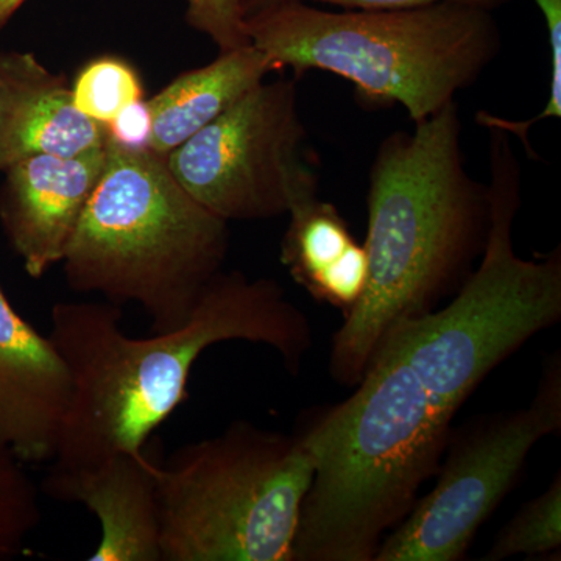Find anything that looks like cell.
I'll return each mask as SVG.
<instances>
[{"label": "cell", "mask_w": 561, "mask_h": 561, "mask_svg": "<svg viewBox=\"0 0 561 561\" xmlns=\"http://www.w3.org/2000/svg\"><path fill=\"white\" fill-rule=\"evenodd\" d=\"M121 306H51L49 339L61 354L72 394L50 467H91L117 453H142L153 432L187 400L192 368L209 346L242 341L271 346L290 373L312 345L305 316L272 278L220 272L176 330L131 337Z\"/></svg>", "instance_id": "1"}, {"label": "cell", "mask_w": 561, "mask_h": 561, "mask_svg": "<svg viewBox=\"0 0 561 561\" xmlns=\"http://www.w3.org/2000/svg\"><path fill=\"white\" fill-rule=\"evenodd\" d=\"M379 144L368 175V280L332 337L330 373L356 387L398 323L437 309L474 271L491 225L489 184L465 168L454 101Z\"/></svg>", "instance_id": "2"}, {"label": "cell", "mask_w": 561, "mask_h": 561, "mask_svg": "<svg viewBox=\"0 0 561 561\" xmlns=\"http://www.w3.org/2000/svg\"><path fill=\"white\" fill-rule=\"evenodd\" d=\"M449 426L411 365L379 350L356 391L298 432L313 472L291 561H375L437 474Z\"/></svg>", "instance_id": "3"}, {"label": "cell", "mask_w": 561, "mask_h": 561, "mask_svg": "<svg viewBox=\"0 0 561 561\" xmlns=\"http://www.w3.org/2000/svg\"><path fill=\"white\" fill-rule=\"evenodd\" d=\"M245 28L276 70L335 73L368 103L401 105L413 122L456 101L502 49L493 10L460 2L335 13L276 0L245 13Z\"/></svg>", "instance_id": "4"}, {"label": "cell", "mask_w": 561, "mask_h": 561, "mask_svg": "<svg viewBox=\"0 0 561 561\" xmlns=\"http://www.w3.org/2000/svg\"><path fill=\"white\" fill-rule=\"evenodd\" d=\"M230 251L228 221L181 186L164 157L106 142L101 180L61 267L70 289L139 306L153 332L184 323Z\"/></svg>", "instance_id": "5"}, {"label": "cell", "mask_w": 561, "mask_h": 561, "mask_svg": "<svg viewBox=\"0 0 561 561\" xmlns=\"http://www.w3.org/2000/svg\"><path fill=\"white\" fill-rule=\"evenodd\" d=\"M485 128L491 225L481 264L446 308L401 321L381 346L411 365L451 421L497 365L561 319L560 247L540 260L516 254L512 232L522 206V165L511 135Z\"/></svg>", "instance_id": "6"}, {"label": "cell", "mask_w": 561, "mask_h": 561, "mask_svg": "<svg viewBox=\"0 0 561 561\" xmlns=\"http://www.w3.org/2000/svg\"><path fill=\"white\" fill-rule=\"evenodd\" d=\"M313 465L300 434L234 421L158 465L161 561H291Z\"/></svg>", "instance_id": "7"}, {"label": "cell", "mask_w": 561, "mask_h": 561, "mask_svg": "<svg viewBox=\"0 0 561 561\" xmlns=\"http://www.w3.org/2000/svg\"><path fill=\"white\" fill-rule=\"evenodd\" d=\"M298 79L261 81L165 157L181 186L228 224L276 219L319 197Z\"/></svg>", "instance_id": "8"}, {"label": "cell", "mask_w": 561, "mask_h": 561, "mask_svg": "<svg viewBox=\"0 0 561 561\" xmlns=\"http://www.w3.org/2000/svg\"><path fill=\"white\" fill-rule=\"evenodd\" d=\"M561 430V365H546L527 408L483 419L460 434L426 496L391 530L375 561H457L504 500L534 446Z\"/></svg>", "instance_id": "9"}, {"label": "cell", "mask_w": 561, "mask_h": 561, "mask_svg": "<svg viewBox=\"0 0 561 561\" xmlns=\"http://www.w3.org/2000/svg\"><path fill=\"white\" fill-rule=\"evenodd\" d=\"M105 162L106 147L76 157L36 154L3 171L0 225L31 278L61 264Z\"/></svg>", "instance_id": "10"}, {"label": "cell", "mask_w": 561, "mask_h": 561, "mask_svg": "<svg viewBox=\"0 0 561 561\" xmlns=\"http://www.w3.org/2000/svg\"><path fill=\"white\" fill-rule=\"evenodd\" d=\"M72 379L49 335L22 319L0 287V445L22 463L54 460Z\"/></svg>", "instance_id": "11"}, {"label": "cell", "mask_w": 561, "mask_h": 561, "mask_svg": "<svg viewBox=\"0 0 561 561\" xmlns=\"http://www.w3.org/2000/svg\"><path fill=\"white\" fill-rule=\"evenodd\" d=\"M146 448L113 454L91 467H50L44 478V494L84 505L101 524V540L88 560L161 561V460L147 456Z\"/></svg>", "instance_id": "12"}, {"label": "cell", "mask_w": 561, "mask_h": 561, "mask_svg": "<svg viewBox=\"0 0 561 561\" xmlns=\"http://www.w3.org/2000/svg\"><path fill=\"white\" fill-rule=\"evenodd\" d=\"M105 125L76 108L65 77L31 51H0V172L36 154L105 149Z\"/></svg>", "instance_id": "13"}, {"label": "cell", "mask_w": 561, "mask_h": 561, "mask_svg": "<svg viewBox=\"0 0 561 561\" xmlns=\"http://www.w3.org/2000/svg\"><path fill=\"white\" fill-rule=\"evenodd\" d=\"M279 260L295 283L343 316L360 301L368 280L364 243L351 234L339 209L319 197L289 210Z\"/></svg>", "instance_id": "14"}, {"label": "cell", "mask_w": 561, "mask_h": 561, "mask_svg": "<svg viewBox=\"0 0 561 561\" xmlns=\"http://www.w3.org/2000/svg\"><path fill=\"white\" fill-rule=\"evenodd\" d=\"M275 70L273 62L249 44L220 51L209 65L181 73L149 101L153 114L150 150L168 157Z\"/></svg>", "instance_id": "15"}, {"label": "cell", "mask_w": 561, "mask_h": 561, "mask_svg": "<svg viewBox=\"0 0 561 561\" xmlns=\"http://www.w3.org/2000/svg\"><path fill=\"white\" fill-rule=\"evenodd\" d=\"M43 519L39 491L24 463L0 445V561L18 559Z\"/></svg>", "instance_id": "16"}, {"label": "cell", "mask_w": 561, "mask_h": 561, "mask_svg": "<svg viewBox=\"0 0 561 561\" xmlns=\"http://www.w3.org/2000/svg\"><path fill=\"white\" fill-rule=\"evenodd\" d=\"M561 546V478L513 516L497 535L483 560L497 561L516 556H545Z\"/></svg>", "instance_id": "17"}, {"label": "cell", "mask_w": 561, "mask_h": 561, "mask_svg": "<svg viewBox=\"0 0 561 561\" xmlns=\"http://www.w3.org/2000/svg\"><path fill=\"white\" fill-rule=\"evenodd\" d=\"M72 101L83 116L106 125L125 106L144 99L142 80L127 61L117 57L92 60L77 73Z\"/></svg>", "instance_id": "18"}, {"label": "cell", "mask_w": 561, "mask_h": 561, "mask_svg": "<svg viewBox=\"0 0 561 561\" xmlns=\"http://www.w3.org/2000/svg\"><path fill=\"white\" fill-rule=\"evenodd\" d=\"M545 18L548 28L549 47H551V81H549V98L545 108L537 116L526 121L505 119L481 111L476 116L483 127L493 125L502 128L511 136L519 138L526 153L534 157L529 142V133L535 124L546 119H560L561 117V0H534Z\"/></svg>", "instance_id": "19"}, {"label": "cell", "mask_w": 561, "mask_h": 561, "mask_svg": "<svg viewBox=\"0 0 561 561\" xmlns=\"http://www.w3.org/2000/svg\"><path fill=\"white\" fill-rule=\"evenodd\" d=\"M186 21L205 33L220 51L249 46L241 0H187Z\"/></svg>", "instance_id": "20"}, {"label": "cell", "mask_w": 561, "mask_h": 561, "mask_svg": "<svg viewBox=\"0 0 561 561\" xmlns=\"http://www.w3.org/2000/svg\"><path fill=\"white\" fill-rule=\"evenodd\" d=\"M110 142L133 151L150 150L153 138V114L149 101H136L105 125Z\"/></svg>", "instance_id": "21"}, {"label": "cell", "mask_w": 561, "mask_h": 561, "mask_svg": "<svg viewBox=\"0 0 561 561\" xmlns=\"http://www.w3.org/2000/svg\"><path fill=\"white\" fill-rule=\"evenodd\" d=\"M302 2L330 3L346 10H401L416 9V7L432 5V3L460 2L494 10L507 0H302Z\"/></svg>", "instance_id": "22"}, {"label": "cell", "mask_w": 561, "mask_h": 561, "mask_svg": "<svg viewBox=\"0 0 561 561\" xmlns=\"http://www.w3.org/2000/svg\"><path fill=\"white\" fill-rule=\"evenodd\" d=\"M25 0H0V32L3 31L13 14L24 5Z\"/></svg>", "instance_id": "23"}, {"label": "cell", "mask_w": 561, "mask_h": 561, "mask_svg": "<svg viewBox=\"0 0 561 561\" xmlns=\"http://www.w3.org/2000/svg\"><path fill=\"white\" fill-rule=\"evenodd\" d=\"M276 2V0H243L242 7L245 13L249 11L257 9V7L265 5V3Z\"/></svg>", "instance_id": "24"}, {"label": "cell", "mask_w": 561, "mask_h": 561, "mask_svg": "<svg viewBox=\"0 0 561 561\" xmlns=\"http://www.w3.org/2000/svg\"><path fill=\"white\" fill-rule=\"evenodd\" d=\"M241 2H243V0H241Z\"/></svg>", "instance_id": "25"}]
</instances>
